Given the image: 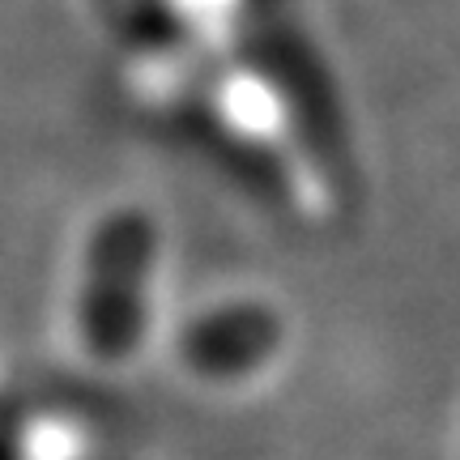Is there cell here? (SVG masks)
Returning a JSON list of instances; mask_svg holds the SVG:
<instances>
[{
	"mask_svg": "<svg viewBox=\"0 0 460 460\" xmlns=\"http://www.w3.org/2000/svg\"><path fill=\"white\" fill-rule=\"evenodd\" d=\"M158 269V226L137 209H115L82 252L77 332L94 362H128L146 337L149 281Z\"/></svg>",
	"mask_w": 460,
	"mask_h": 460,
	"instance_id": "1",
	"label": "cell"
},
{
	"mask_svg": "<svg viewBox=\"0 0 460 460\" xmlns=\"http://www.w3.org/2000/svg\"><path fill=\"white\" fill-rule=\"evenodd\" d=\"M281 320L256 298H217L180 329V362L200 384L239 388L278 358Z\"/></svg>",
	"mask_w": 460,
	"mask_h": 460,
	"instance_id": "2",
	"label": "cell"
}]
</instances>
